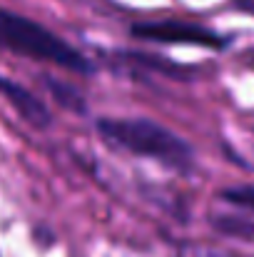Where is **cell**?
Wrapping results in <instances>:
<instances>
[{
    "instance_id": "obj_1",
    "label": "cell",
    "mask_w": 254,
    "mask_h": 257,
    "mask_svg": "<svg viewBox=\"0 0 254 257\" xmlns=\"http://www.w3.org/2000/svg\"><path fill=\"white\" fill-rule=\"evenodd\" d=\"M97 130L107 143L135 155L160 160L167 168L184 170L192 163V150L187 148V143L160 122L142 117H102L97 122Z\"/></svg>"
},
{
    "instance_id": "obj_2",
    "label": "cell",
    "mask_w": 254,
    "mask_h": 257,
    "mask_svg": "<svg viewBox=\"0 0 254 257\" xmlns=\"http://www.w3.org/2000/svg\"><path fill=\"white\" fill-rule=\"evenodd\" d=\"M0 48H8L18 55L33 58V60H45L75 73H90V63L83 55L70 48L60 35L50 33L48 28H43L40 23L3 10L0 8Z\"/></svg>"
},
{
    "instance_id": "obj_3",
    "label": "cell",
    "mask_w": 254,
    "mask_h": 257,
    "mask_svg": "<svg viewBox=\"0 0 254 257\" xmlns=\"http://www.w3.org/2000/svg\"><path fill=\"white\" fill-rule=\"evenodd\" d=\"M132 35L150 43H179V45H199V48H222V38L212 30L184 23V20H160V23H137L132 25Z\"/></svg>"
},
{
    "instance_id": "obj_4",
    "label": "cell",
    "mask_w": 254,
    "mask_h": 257,
    "mask_svg": "<svg viewBox=\"0 0 254 257\" xmlns=\"http://www.w3.org/2000/svg\"><path fill=\"white\" fill-rule=\"evenodd\" d=\"M0 95L15 107V112H18L25 122H30V125H35V127H45V125L50 122L48 107H45L28 87L20 85V83H15V80L0 75Z\"/></svg>"
},
{
    "instance_id": "obj_5",
    "label": "cell",
    "mask_w": 254,
    "mask_h": 257,
    "mask_svg": "<svg viewBox=\"0 0 254 257\" xmlns=\"http://www.w3.org/2000/svg\"><path fill=\"white\" fill-rule=\"evenodd\" d=\"M217 230H222L224 235L232 237H242V240H252L254 242V222L244 217H214Z\"/></svg>"
},
{
    "instance_id": "obj_6",
    "label": "cell",
    "mask_w": 254,
    "mask_h": 257,
    "mask_svg": "<svg viewBox=\"0 0 254 257\" xmlns=\"http://www.w3.org/2000/svg\"><path fill=\"white\" fill-rule=\"evenodd\" d=\"M224 200L237 205V207H247L254 210V187H234V190H227L224 192Z\"/></svg>"
},
{
    "instance_id": "obj_7",
    "label": "cell",
    "mask_w": 254,
    "mask_h": 257,
    "mask_svg": "<svg viewBox=\"0 0 254 257\" xmlns=\"http://www.w3.org/2000/svg\"><path fill=\"white\" fill-rule=\"evenodd\" d=\"M239 5H242V8H247V10H252V13H254V0H249V3H239Z\"/></svg>"
}]
</instances>
